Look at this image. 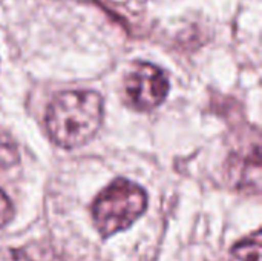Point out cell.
<instances>
[{"instance_id":"cell-6","label":"cell","mask_w":262,"mask_h":261,"mask_svg":"<svg viewBox=\"0 0 262 261\" xmlns=\"http://www.w3.org/2000/svg\"><path fill=\"white\" fill-rule=\"evenodd\" d=\"M14 206L6 194L0 189V228L6 226L14 218Z\"/></svg>"},{"instance_id":"cell-3","label":"cell","mask_w":262,"mask_h":261,"mask_svg":"<svg viewBox=\"0 0 262 261\" xmlns=\"http://www.w3.org/2000/svg\"><path fill=\"white\" fill-rule=\"evenodd\" d=\"M169 80L164 72L150 63H137L124 80V94L127 103L140 112H149L158 108L167 97Z\"/></svg>"},{"instance_id":"cell-4","label":"cell","mask_w":262,"mask_h":261,"mask_svg":"<svg viewBox=\"0 0 262 261\" xmlns=\"http://www.w3.org/2000/svg\"><path fill=\"white\" fill-rule=\"evenodd\" d=\"M230 261H261V234L255 232L235 245L230 252Z\"/></svg>"},{"instance_id":"cell-2","label":"cell","mask_w":262,"mask_h":261,"mask_svg":"<svg viewBox=\"0 0 262 261\" xmlns=\"http://www.w3.org/2000/svg\"><path fill=\"white\" fill-rule=\"evenodd\" d=\"M146 208L144 189L126 178H117L97 195L92 205V218L100 235L107 238L130 228Z\"/></svg>"},{"instance_id":"cell-5","label":"cell","mask_w":262,"mask_h":261,"mask_svg":"<svg viewBox=\"0 0 262 261\" xmlns=\"http://www.w3.org/2000/svg\"><path fill=\"white\" fill-rule=\"evenodd\" d=\"M18 162V154L15 146L5 138H0V169L11 168Z\"/></svg>"},{"instance_id":"cell-1","label":"cell","mask_w":262,"mask_h":261,"mask_svg":"<svg viewBox=\"0 0 262 261\" xmlns=\"http://www.w3.org/2000/svg\"><path fill=\"white\" fill-rule=\"evenodd\" d=\"M103 122V98L98 92L63 91L48 105L45 125L51 140L64 149L86 145Z\"/></svg>"}]
</instances>
